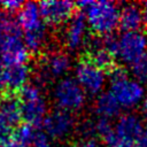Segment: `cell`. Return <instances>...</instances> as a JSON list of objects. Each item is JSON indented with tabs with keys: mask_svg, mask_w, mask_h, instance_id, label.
I'll use <instances>...</instances> for the list:
<instances>
[{
	"mask_svg": "<svg viewBox=\"0 0 147 147\" xmlns=\"http://www.w3.org/2000/svg\"><path fill=\"white\" fill-rule=\"evenodd\" d=\"M77 9L86 14L87 25L98 38H106L119 26L121 8L111 1H79Z\"/></svg>",
	"mask_w": 147,
	"mask_h": 147,
	"instance_id": "1",
	"label": "cell"
},
{
	"mask_svg": "<svg viewBox=\"0 0 147 147\" xmlns=\"http://www.w3.org/2000/svg\"><path fill=\"white\" fill-rule=\"evenodd\" d=\"M110 93L116 98L121 107L133 108L141 102L146 96L145 87L137 79L130 78L126 71L117 65L110 74Z\"/></svg>",
	"mask_w": 147,
	"mask_h": 147,
	"instance_id": "2",
	"label": "cell"
},
{
	"mask_svg": "<svg viewBox=\"0 0 147 147\" xmlns=\"http://www.w3.org/2000/svg\"><path fill=\"white\" fill-rule=\"evenodd\" d=\"M20 108L22 123L30 124L34 127L42 125L45 117L47 116V107L41 93L37 86L25 85L18 92Z\"/></svg>",
	"mask_w": 147,
	"mask_h": 147,
	"instance_id": "3",
	"label": "cell"
},
{
	"mask_svg": "<svg viewBox=\"0 0 147 147\" xmlns=\"http://www.w3.org/2000/svg\"><path fill=\"white\" fill-rule=\"evenodd\" d=\"M147 55V37L141 31L123 32L118 38V57L131 67Z\"/></svg>",
	"mask_w": 147,
	"mask_h": 147,
	"instance_id": "4",
	"label": "cell"
},
{
	"mask_svg": "<svg viewBox=\"0 0 147 147\" xmlns=\"http://www.w3.org/2000/svg\"><path fill=\"white\" fill-rule=\"evenodd\" d=\"M55 100L59 109L69 113L78 110L79 108H82L85 101L84 90L75 79H63L56 86Z\"/></svg>",
	"mask_w": 147,
	"mask_h": 147,
	"instance_id": "5",
	"label": "cell"
},
{
	"mask_svg": "<svg viewBox=\"0 0 147 147\" xmlns=\"http://www.w3.org/2000/svg\"><path fill=\"white\" fill-rule=\"evenodd\" d=\"M38 6L42 22L52 26L68 23L77 11L76 3L70 1H41Z\"/></svg>",
	"mask_w": 147,
	"mask_h": 147,
	"instance_id": "6",
	"label": "cell"
},
{
	"mask_svg": "<svg viewBox=\"0 0 147 147\" xmlns=\"http://www.w3.org/2000/svg\"><path fill=\"white\" fill-rule=\"evenodd\" d=\"M76 76L78 84L83 90H85L90 94H96L101 91L105 84L106 74L93 65L84 56L79 55L78 64L76 68Z\"/></svg>",
	"mask_w": 147,
	"mask_h": 147,
	"instance_id": "7",
	"label": "cell"
},
{
	"mask_svg": "<svg viewBox=\"0 0 147 147\" xmlns=\"http://www.w3.org/2000/svg\"><path fill=\"white\" fill-rule=\"evenodd\" d=\"M42 125L48 136L52 138L61 139L72 131L75 126V118L71 113L57 109L49 113L45 117Z\"/></svg>",
	"mask_w": 147,
	"mask_h": 147,
	"instance_id": "8",
	"label": "cell"
},
{
	"mask_svg": "<svg viewBox=\"0 0 147 147\" xmlns=\"http://www.w3.org/2000/svg\"><path fill=\"white\" fill-rule=\"evenodd\" d=\"M146 126L140 117L134 114H125L119 117L115 125V133L118 140L138 142Z\"/></svg>",
	"mask_w": 147,
	"mask_h": 147,
	"instance_id": "9",
	"label": "cell"
},
{
	"mask_svg": "<svg viewBox=\"0 0 147 147\" xmlns=\"http://www.w3.org/2000/svg\"><path fill=\"white\" fill-rule=\"evenodd\" d=\"M86 16L85 14L77 9L75 15L68 22L67 30L64 32V44L69 49H76L84 42L85 31H86Z\"/></svg>",
	"mask_w": 147,
	"mask_h": 147,
	"instance_id": "10",
	"label": "cell"
},
{
	"mask_svg": "<svg viewBox=\"0 0 147 147\" xmlns=\"http://www.w3.org/2000/svg\"><path fill=\"white\" fill-rule=\"evenodd\" d=\"M42 72L47 78H55L63 75L70 67V59L65 53L54 52L41 55Z\"/></svg>",
	"mask_w": 147,
	"mask_h": 147,
	"instance_id": "11",
	"label": "cell"
},
{
	"mask_svg": "<svg viewBox=\"0 0 147 147\" xmlns=\"http://www.w3.org/2000/svg\"><path fill=\"white\" fill-rule=\"evenodd\" d=\"M23 38V30L18 21L11 14L0 10V48L14 40Z\"/></svg>",
	"mask_w": 147,
	"mask_h": 147,
	"instance_id": "12",
	"label": "cell"
},
{
	"mask_svg": "<svg viewBox=\"0 0 147 147\" xmlns=\"http://www.w3.org/2000/svg\"><path fill=\"white\" fill-rule=\"evenodd\" d=\"M29 67L26 64H11L6 65L3 70V79H5V90H9L11 92H18L26 84L29 78Z\"/></svg>",
	"mask_w": 147,
	"mask_h": 147,
	"instance_id": "13",
	"label": "cell"
},
{
	"mask_svg": "<svg viewBox=\"0 0 147 147\" xmlns=\"http://www.w3.org/2000/svg\"><path fill=\"white\" fill-rule=\"evenodd\" d=\"M144 25L141 7L137 3H127L121 9L119 28L123 32L140 31Z\"/></svg>",
	"mask_w": 147,
	"mask_h": 147,
	"instance_id": "14",
	"label": "cell"
},
{
	"mask_svg": "<svg viewBox=\"0 0 147 147\" xmlns=\"http://www.w3.org/2000/svg\"><path fill=\"white\" fill-rule=\"evenodd\" d=\"M17 21L23 32H26V31H30V30H33L40 26L44 22L40 18V11H39L38 3L24 2L22 9L18 11Z\"/></svg>",
	"mask_w": 147,
	"mask_h": 147,
	"instance_id": "15",
	"label": "cell"
},
{
	"mask_svg": "<svg viewBox=\"0 0 147 147\" xmlns=\"http://www.w3.org/2000/svg\"><path fill=\"white\" fill-rule=\"evenodd\" d=\"M95 111L100 117L109 119L119 114L121 105L110 92H106L98 98L95 103Z\"/></svg>",
	"mask_w": 147,
	"mask_h": 147,
	"instance_id": "16",
	"label": "cell"
},
{
	"mask_svg": "<svg viewBox=\"0 0 147 147\" xmlns=\"http://www.w3.org/2000/svg\"><path fill=\"white\" fill-rule=\"evenodd\" d=\"M38 131L34 126L30 124L22 123L16 127V130L13 133L11 141L17 145L18 147H32L34 139L37 137Z\"/></svg>",
	"mask_w": 147,
	"mask_h": 147,
	"instance_id": "17",
	"label": "cell"
},
{
	"mask_svg": "<svg viewBox=\"0 0 147 147\" xmlns=\"http://www.w3.org/2000/svg\"><path fill=\"white\" fill-rule=\"evenodd\" d=\"M24 34V42L25 46L28 47V49L30 51V53H39L41 46L45 42L46 39V28H45V23H42L40 26L23 32Z\"/></svg>",
	"mask_w": 147,
	"mask_h": 147,
	"instance_id": "18",
	"label": "cell"
},
{
	"mask_svg": "<svg viewBox=\"0 0 147 147\" xmlns=\"http://www.w3.org/2000/svg\"><path fill=\"white\" fill-rule=\"evenodd\" d=\"M132 74L139 83H147V55L132 65Z\"/></svg>",
	"mask_w": 147,
	"mask_h": 147,
	"instance_id": "19",
	"label": "cell"
},
{
	"mask_svg": "<svg viewBox=\"0 0 147 147\" xmlns=\"http://www.w3.org/2000/svg\"><path fill=\"white\" fill-rule=\"evenodd\" d=\"M114 131H115V127L111 126V123L109 122V119L103 117H100L94 125V132L98 133L102 140H106L111 133H114Z\"/></svg>",
	"mask_w": 147,
	"mask_h": 147,
	"instance_id": "20",
	"label": "cell"
},
{
	"mask_svg": "<svg viewBox=\"0 0 147 147\" xmlns=\"http://www.w3.org/2000/svg\"><path fill=\"white\" fill-rule=\"evenodd\" d=\"M24 2L21 1H15V0H8V1H0V8L1 10L8 13V14H13L15 11H20L23 7Z\"/></svg>",
	"mask_w": 147,
	"mask_h": 147,
	"instance_id": "21",
	"label": "cell"
},
{
	"mask_svg": "<svg viewBox=\"0 0 147 147\" xmlns=\"http://www.w3.org/2000/svg\"><path fill=\"white\" fill-rule=\"evenodd\" d=\"M32 147H51V145L48 142V139H47V136L44 132L38 131Z\"/></svg>",
	"mask_w": 147,
	"mask_h": 147,
	"instance_id": "22",
	"label": "cell"
},
{
	"mask_svg": "<svg viewBox=\"0 0 147 147\" xmlns=\"http://www.w3.org/2000/svg\"><path fill=\"white\" fill-rule=\"evenodd\" d=\"M71 147H100V145L98 144V141L93 138H86V139H82L79 141H76L75 144H72Z\"/></svg>",
	"mask_w": 147,
	"mask_h": 147,
	"instance_id": "23",
	"label": "cell"
},
{
	"mask_svg": "<svg viewBox=\"0 0 147 147\" xmlns=\"http://www.w3.org/2000/svg\"><path fill=\"white\" fill-rule=\"evenodd\" d=\"M115 147H140V145L136 141H123V140H118L117 144L115 145Z\"/></svg>",
	"mask_w": 147,
	"mask_h": 147,
	"instance_id": "24",
	"label": "cell"
},
{
	"mask_svg": "<svg viewBox=\"0 0 147 147\" xmlns=\"http://www.w3.org/2000/svg\"><path fill=\"white\" fill-rule=\"evenodd\" d=\"M3 70H5V64L0 61V94L5 91V79H3Z\"/></svg>",
	"mask_w": 147,
	"mask_h": 147,
	"instance_id": "25",
	"label": "cell"
},
{
	"mask_svg": "<svg viewBox=\"0 0 147 147\" xmlns=\"http://www.w3.org/2000/svg\"><path fill=\"white\" fill-rule=\"evenodd\" d=\"M141 11H142V18H144V25L147 28V1L141 5Z\"/></svg>",
	"mask_w": 147,
	"mask_h": 147,
	"instance_id": "26",
	"label": "cell"
},
{
	"mask_svg": "<svg viewBox=\"0 0 147 147\" xmlns=\"http://www.w3.org/2000/svg\"><path fill=\"white\" fill-rule=\"evenodd\" d=\"M142 109H144V113L147 115V94L144 99V102H142Z\"/></svg>",
	"mask_w": 147,
	"mask_h": 147,
	"instance_id": "27",
	"label": "cell"
},
{
	"mask_svg": "<svg viewBox=\"0 0 147 147\" xmlns=\"http://www.w3.org/2000/svg\"><path fill=\"white\" fill-rule=\"evenodd\" d=\"M2 147H18L17 145H15L13 141H10V142H8V144H6L5 146H2Z\"/></svg>",
	"mask_w": 147,
	"mask_h": 147,
	"instance_id": "28",
	"label": "cell"
},
{
	"mask_svg": "<svg viewBox=\"0 0 147 147\" xmlns=\"http://www.w3.org/2000/svg\"><path fill=\"white\" fill-rule=\"evenodd\" d=\"M0 147H1V146H0Z\"/></svg>",
	"mask_w": 147,
	"mask_h": 147,
	"instance_id": "29",
	"label": "cell"
}]
</instances>
